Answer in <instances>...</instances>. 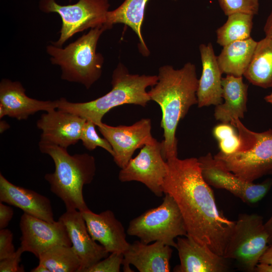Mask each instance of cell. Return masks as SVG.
Returning <instances> with one entry per match:
<instances>
[{
  "mask_svg": "<svg viewBox=\"0 0 272 272\" xmlns=\"http://www.w3.org/2000/svg\"><path fill=\"white\" fill-rule=\"evenodd\" d=\"M164 193L174 199L184 220L187 235L198 243L223 256L235 221L218 208L210 186L204 180L197 158L167 161Z\"/></svg>",
  "mask_w": 272,
  "mask_h": 272,
  "instance_id": "cell-1",
  "label": "cell"
},
{
  "mask_svg": "<svg viewBox=\"0 0 272 272\" xmlns=\"http://www.w3.org/2000/svg\"><path fill=\"white\" fill-rule=\"evenodd\" d=\"M158 78L157 83L148 93L151 100L158 104L162 110V155L167 161L177 157V127L189 108L197 104L198 79L195 66L190 62L178 70L169 65L162 66Z\"/></svg>",
  "mask_w": 272,
  "mask_h": 272,
  "instance_id": "cell-2",
  "label": "cell"
},
{
  "mask_svg": "<svg viewBox=\"0 0 272 272\" xmlns=\"http://www.w3.org/2000/svg\"><path fill=\"white\" fill-rule=\"evenodd\" d=\"M39 148L41 153L53 160L55 170L47 173L45 179L50 191L61 199L66 210L81 212L90 210L84 198V186L92 182L95 175V158L88 154L70 155L67 149L41 140Z\"/></svg>",
  "mask_w": 272,
  "mask_h": 272,
  "instance_id": "cell-3",
  "label": "cell"
},
{
  "mask_svg": "<svg viewBox=\"0 0 272 272\" xmlns=\"http://www.w3.org/2000/svg\"><path fill=\"white\" fill-rule=\"evenodd\" d=\"M158 80V76L130 74L119 63L112 74V89L107 94L86 102H71L61 98L57 100V108L90 120L97 126L105 114L115 107L124 104L145 107L151 100L146 89L155 85Z\"/></svg>",
  "mask_w": 272,
  "mask_h": 272,
  "instance_id": "cell-4",
  "label": "cell"
},
{
  "mask_svg": "<svg viewBox=\"0 0 272 272\" xmlns=\"http://www.w3.org/2000/svg\"><path fill=\"white\" fill-rule=\"evenodd\" d=\"M108 29L105 25L91 29L64 48L52 43L46 46L51 63L60 67L62 80L81 84L87 89L99 80L104 58L96 47L100 37Z\"/></svg>",
  "mask_w": 272,
  "mask_h": 272,
  "instance_id": "cell-5",
  "label": "cell"
},
{
  "mask_svg": "<svg viewBox=\"0 0 272 272\" xmlns=\"http://www.w3.org/2000/svg\"><path fill=\"white\" fill-rule=\"evenodd\" d=\"M230 123L238 132L239 147L230 155L219 152L214 158L223 167L247 182H253L272 174V129L255 132L245 126L240 118Z\"/></svg>",
  "mask_w": 272,
  "mask_h": 272,
  "instance_id": "cell-6",
  "label": "cell"
},
{
  "mask_svg": "<svg viewBox=\"0 0 272 272\" xmlns=\"http://www.w3.org/2000/svg\"><path fill=\"white\" fill-rule=\"evenodd\" d=\"M126 233L149 244L161 241L176 248L174 239L187 235L186 225L174 199L165 194L162 203L146 211L129 222Z\"/></svg>",
  "mask_w": 272,
  "mask_h": 272,
  "instance_id": "cell-7",
  "label": "cell"
},
{
  "mask_svg": "<svg viewBox=\"0 0 272 272\" xmlns=\"http://www.w3.org/2000/svg\"><path fill=\"white\" fill-rule=\"evenodd\" d=\"M268 246L263 217L257 214H241L223 256L234 260L241 270L253 272Z\"/></svg>",
  "mask_w": 272,
  "mask_h": 272,
  "instance_id": "cell-8",
  "label": "cell"
},
{
  "mask_svg": "<svg viewBox=\"0 0 272 272\" xmlns=\"http://www.w3.org/2000/svg\"><path fill=\"white\" fill-rule=\"evenodd\" d=\"M109 6L108 0H79L67 5H59L55 0H40L39 3L43 12L56 13L60 17L59 38L51 43L58 47L78 33L105 25Z\"/></svg>",
  "mask_w": 272,
  "mask_h": 272,
  "instance_id": "cell-9",
  "label": "cell"
},
{
  "mask_svg": "<svg viewBox=\"0 0 272 272\" xmlns=\"http://www.w3.org/2000/svg\"><path fill=\"white\" fill-rule=\"evenodd\" d=\"M167 170V162L162 155V143L155 139L144 146L138 155L121 169L118 179L122 182H140L155 195L161 197L164 193L163 184Z\"/></svg>",
  "mask_w": 272,
  "mask_h": 272,
  "instance_id": "cell-10",
  "label": "cell"
},
{
  "mask_svg": "<svg viewBox=\"0 0 272 272\" xmlns=\"http://www.w3.org/2000/svg\"><path fill=\"white\" fill-rule=\"evenodd\" d=\"M202 176L205 181L216 188L226 190L247 204L261 200L272 187V179L260 183L243 180L223 167L208 153L198 158Z\"/></svg>",
  "mask_w": 272,
  "mask_h": 272,
  "instance_id": "cell-11",
  "label": "cell"
},
{
  "mask_svg": "<svg viewBox=\"0 0 272 272\" xmlns=\"http://www.w3.org/2000/svg\"><path fill=\"white\" fill-rule=\"evenodd\" d=\"M21 246L36 257L57 245L72 246L66 227L59 219L49 222L24 213L20 222Z\"/></svg>",
  "mask_w": 272,
  "mask_h": 272,
  "instance_id": "cell-12",
  "label": "cell"
},
{
  "mask_svg": "<svg viewBox=\"0 0 272 272\" xmlns=\"http://www.w3.org/2000/svg\"><path fill=\"white\" fill-rule=\"evenodd\" d=\"M97 126L110 144L114 161L121 169L127 165L137 149L155 139L151 134L152 124L149 118H143L129 126H113L102 122Z\"/></svg>",
  "mask_w": 272,
  "mask_h": 272,
  "instance_id": "cell-13",
  "label": "cell"
},
{
  "mask_svg": "<svg viewBox=\"0 0 272 272\" xmlns=\"http://www.w3.org/2000/svg\"><path fill=\"white\" fill-rule=\"evenodd\" d=\"M86 119L60 109L42 114L36 125L41 130V140L67 149L80 140Z\"/></svg>",
  "mask_w": 272,
  "mask_h": 272,
  "instance_id": "cell-14",
  "label": "cell"
},
{
  "mask_svg": "<svg viewBox=\"0 0 272 272\" xmlns=\"http://www.w3.org/2000/svg\"><path fill=\"white\" fill-rule=\"evenodd\" d=\"M59 219L65 225L72 246L81 261L79 272H86L89 268L109 254L91 236L80 211L66 210Z\"/></svg>",
  "mask_w": 272,
  "mask_h": 272,
  "instance_id": "cell-15",
  "label": "cell"
},
{
  "mask_svg": "<svg viewBox=\"0 0 272 272\" xmlns=\"http://www.w3.org/2000/svg\"><path fill=\"white\" fill-rule=\"evenodd\" d=\"M180 264L175 272H225L229 269L227 258L218 255L188 236L177 238L176 248Z\"/></svg>",
  "mask_w": 272,
  "mask_h": 272,
  "instance_id": "cell-16",
  "label": "cell"
},
{
  "mask_svg": "<svg viewBox=\"0 0 272 272\" xmlns=\"http://www.w3.org/2000/svg\"><path fill=\"white\" fill-rule=\"evenodd\" d=\"M172 251L171 246L161 241L149 244L135 241L123 253V271H133L131 264L140 272H169Z\"/></svg>",
  "mask_w": 272,
  "mask_h": 272,
  "instance_id": "cell-17",
  "label": "cell"
},
{
  "mask_svg": "<svg viewBox=\"0 0 272 272\" xmlns=\"http://www.w3.org/2000/svg\"><path fill=\"white\" fill-rule=\"evenodd\" d=\"M81 213L91 236L109 253L126 251L129 243L126 240L124 228L112 211L107 210L96 214L89 210Z\"/></svg>",
  "mask_w": 272,
  "mask_h": 272,
  "instance_id": "cell-18",
  "label": "cell"
},
{
  "mask_svg": "<svg viewBox=\"0 0 272 272\" xmlns=\"http://www.w3.org/2000/svg\"><path fill=\"white\" fill-rule=\"evenodd\" d=\"M0 106L6 116L21 120L39 111L48 112L55 109L57 100L42 101L31 98L26 94L20 82L3 79L0 83Z\"/></svg>",
  "mask_w": 272,
  "mask_h": 272,
  "instance_id": "cell-19",
  "label": "cell"
},
{
  "mask_svg": "<svg viewBox=\"0 0 272 272\" xmlns=\"http://www.w3.org/2000/svg\"><path fill=\"white\" fill-rule=\"evenodd\" d=\"M0 202L15 206L25 213L46 221H55L49 198L34 190L13 184L2 173Z\"/></svg>",
  "mask_w": 272,
  "mask_h": 272,
  "instance_id": "cell-20",
  "label": "cell"
},
{
  "mask_svg": "<svg viewBox=\"0 0 272 272\" xmlns=\"http://www.w3.org/2000/svg\"><path fill=\"white\" fill-rule=\"evenodd\" d=\"M199 50L202 73L198 79L196 92L197 106L199 108L211 105L216 106L223 102V73L211 43L201 44Z\"/></svg>",
  "mask_w": 272,
  "mask_h": 272,
  "instance_id": "cell-21",
  "label": "cell"
},
{
  "mask_svg": "<svg viewBox=\"0 0 272 272\" xmlns=\"http://www.w3.org/2000/svg\"><path fill=\"white\" fill-rule=\"evenodd\" d=\"M223 102L216 106L214 117L223 123L243 118L247 111L248 86L242 77L226 75L222 78Z\"/></svg>",
  "mask_w": 272,
  "mask_h": 272,
  "instance_id": "cell-22",
  "label": "cell"
},
{
  "mask_svg": "<svg viewBox=\"0 0 272 272\" xmlns=\"http://www.w3.org/2000/svg\"><path fill=\"white\" fill-rule=\"evenodd\" d=\"M257 41L251 37L223 47L217 60L223 74L242 77L252 58Z\"/></svg>",
  "mask_w": 272,
  "mask_h": 272,
  "instance_id": "cell-23",
  "label": "cell"
},
{
  "mask_svg": "<svg viewBox=\"0 0 272 272\" xmlns=\"http://www.w3.org/2000/svg\"><path fill=\"white\" fill-rule=\"evenodd\" d=\"M149 1L125 0L117 8L108 12L105 24L109 29L117 23L124 24L131 28L139 37L140 50L145 56L149 55V50L142 37L141 27L145 8Z\"/></svg>",
  "mask_w": 272,
  "mask_h": 272,
  "instance_id": "cell-24",
  "label": "cell"
},
{
  "mask_svg": "<svg viewBox=\"0 0 272 272\" xmlns=\"http://www.w3.org/2000/svg\"><path fill=\"white\" fill-rule=\"evenodd\" d=\"M243 76L254 86L272 88V39L265 37L257 41Z\"/></svg>",
  "mask_w": 272,
  "mask_h": 272,
  "instance_id": "cell-25",
  "label": "cell"
},
{
  "mask_svg": "<svg viewBox=\"0 0 272 272\" xmlns=\"http://www.w3.org/2000/svg\"><path fill=\"white\" fill-rule=\"evenodd\" d=\"M254 15L235 13L228 16L226 22L216 30L217 43L223 47L251 37Z\"/></svg>",
  "mask_w": 272,
  "mask_h": 272,
  "instance_id": "cell-26",
  "label": "cell"
},
{
  "mask_svg": "<svg viewBox=\"0 0 272 272\" xmlns=\"http://www.w3.org/2000/svg\"><path fill=\"white\" fill-rule=\"evenodd\" d=\"M50 272H79L81 261L72 246L57 245L38 258Z\"/></svg>",
  "mask_w": 272,
  "mask_h": 272,
  "instance_id": "cell-27",
  "label": "cell"
},
{
  "mask_svg": "<svg viewBox=\"0 0 272 272\" xmlns=\"http://www.w3.org/2000/svg\"><path fill=\"white\" fill-rule=\"evenodd\" d=\"M96 126L93 121L86 119L80 138L83 145L89 151H92L97 147H101L113 156V151L110 144L105 138L98 135Z\"/></svg>",
  "mask_w": 272,
  "mask_h": 272,
  "instance_id": "cell-28",
  "label": "cell"
},
{
  "mask_svg": "<svg viewBox=\"0 0 272 272\" xmlns=\"http://www.w3.org/2000/svg\"><path fill=\"white\" fill-rule=\"evenodd\" d=\"M224 14L228 16L235 13L257 15L259 11V0H218Z\"/></svg>",
  "mask_w": 272,
  "mask_h": 272,
  "instance_id": "cell-29",
  "label": "cell"
},
{
  "mask_svg": "<svg viewBox=\"0 0 272 272\" xmlns=\"http://www.w3.org/2000/svg\"><path fill=\"white\" fill-rule=\"evenodd\" d=\"M123 260V253L111 252L103 260L89 268L86 272H119Z\"/></svg>",
  "mask_w": 272,
  "mask_h": 272,
  "instance_id": "cell-30",
  "label": "cell"
},
{
  "mask_svg": "<svg viewBox=\"0 0 272 272\" xmlns=\"http://www.w3.org/2000/svg\"><path fill=\"white\" fill-rule=\"evenodd\" d=\"M13 238L11 230L6 228L0 229V260L12 256L16 252Z\"/></svg>",
  "mask_w": 272,
  "mask_h": 272,
  "instance_id": "cell-31",
  "label": "cell"
},
{
  "mask_svg": "<svg viewBox=\"0 0 272 272\" xmlns=\"http://www.w3.org/2000/svg\"><path fill=\"white\" fill-rule=\"evenodd\" d=\"M24 252L20 246L11 256L0 260L1 272H23L24 269L19 265L21 256Z\"/></svg>",
  "mask_w": 272,
  "mask_h": 272,
  "instance_id": "cell-32",
  "label": "cell"
},
{
  "mask_svg": "<svg viewBox=\"0 0 272 272\" xmlns=\"http://www.w3.org/2000/svg\"><path fill=\"white\" fill-rule=\"evenodd\" d=\"M14 211L12 207L0 202V229L6 228L12 220Z\"/></svg>",
  "mask_w": 272,
  "mask_h": 272,
  "instance_id": "cell-33",
  "label": "cell"
},
{
  "mask_svg": "<svg viewBox=\"0 0 272 272\" xmlns=\"http://www.w3.org/2000/svg\"><path fill=\"white\" fill-rule=\"evenodd\" d=\"M263 31L265 37L272 39V9L266 20Z\"/></svg>",
  "mask_w": 272,
  "mask_h": 272,
  "instance_id": "cell-34",
  "label": "cell"
},
{
  "mask_svg": "<svg viewBox=\"0 0 272 272\" xmlns=\"http://www.w3.org/2000/svg\"><path fill=\"white\" fill-rule=\"evenodd\" d=\"M259 262L272 264V245H269L261 257Z\"/></svg>",
  "mask_w": 272,
  "mask_h": 272,
  "instance_id": "cell-35",
  "label": "cell"
},
{
  "mask_svg": "<svg viewBox=\"0 0 272 272\" xmlns=\"http://www.w3.org/2000/svg\"><path fill=\"white\" fill-rule=\"evenodd\" d=\"M254 271L272 272V264L259 262L256 265Z\"/></svg>",
  "mask_w": 272,
  "mask_h": 272,
  "instance_id": "cell-36",
  "label": "cell"
},
{
  "mask_svg": "<svg viewBox=\"0 0 272 272\" xmlns=\"http://www.w3.org/2000/svg\"><path fill=\"white\" fill-rule=\"evenodd\" d=\"M264 227L268 236V244L272 245V213L269 219L264 223Z\"/></svg>",
  "mask_w": 272,
  "mask_h": 272,
  "instance_id": "cell-37",
  "label": "cell"
},
{
  "mask_svg": "<svg viewBox=\"0 0 272 272\" xmlns=\"http://www.w3.org/2000/svg\"><path fill=\"white\" fill-rule=\"evenodd\" d=\"M31 272H50L48 268L43 264L39 263L38 265L31 270Z\"/></svg>",
  "mask_w": 272,
  "mask_h": 272,
  "instance_id": "cell-38",
  "label": "cell"
},
{
  "mask_svg": "<svg viewBox=\"0 0 272 272\" xmlns=\"http://www.w3.org/2000/svg\"><path fill=\"white\" fill-rule=\"evenodd\" d=\"M10 126L9 123L4 120H1L0 121V132L3 133L5 130L9 129Z\"/></svg>",
  "mask_w": 272,
  "mask_h": 272,
  "instance_id": "cell-39",
  "label": "cell"
},
{
  "mask_svg": "<svg viewBox=\"0 0 272 272\" xmlns=\"http://www.w3.org/2000/svg\"><path fill=\"white\" fill-rule=\"evenodd\" d=\"M265 101L272 106V92L264 97Z\"/></svg>",
  "mask_w": 272,
  "mask_h": 272,
  "instance_id": "cell-40",
  "label": "cell"
}]
</instances>
